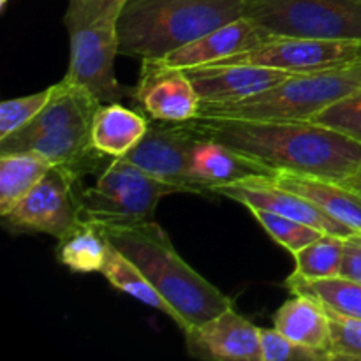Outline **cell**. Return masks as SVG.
Here are the masks:
<instances>
[{
	"mask_svg": "<svg viewBox=\"0 0 361 361\" xmlns=\"http://www.w3.org/2000/svg\"><path fill=\"white\" fill-rule=\"evenodd\" d=\"M185 123L200 137L219 141L274 171L344 182L361 169V141L310 120L194 118Z\"/></svg>",
	"mask_w": 361,
	"mask_h": 361,
	"instance_id": "obj_1",
	"label": "cell"
},
{
	"mask_svg": "<svg viewBox=\"0 0 361 361\" xmlns=\"http://www.w3.org/2000/svg\"><path fill=\"white\" fill-rule=\"evenodd\" d=\"M106 238L129 257L173 310L180 330L204 323L233 305L212 282L176 252L168 233L155 221L130 226H101Z\"/></svg>",
	"mask_w": 361,
	"mask_h": 361,
	"instance_id": "obj_2",
	"label": "cell"
},
{
	"mask_svg": "<svg viewBox=\"0 0 361 361\" xmlns=\"http://www.w3.org/2000/svg\"><path fill=\"white\" fill-rule=\"evenodd\" d=\"M243 18V0H126L118 18L120 55L159 60Z\"/></svg>",
	"mask_w": 361,
	"mask_h": 361,
	"instance_id": "obj_3",
	"label": "cell"
},
{
	"mask_svg": "<svg viewBox=\"0 0 361 361\" xmlns=\"http://www.w3.org/2000/svg\"><path fill=\"white\" fill-rule=\"evenodd\" d=\"M101 102L63 78L32 122L0 140V154L34 152L78 176L97 173L102 159L92 145V122Z\"/></svg>",
	"mask_w": 361,
	"mask_h": 361,
	"instance_id": "obj_4",
	"label": "cell"
},
{
	"mask_svg": "<svg viewBox=\"0 0 361 361\" xmlns=\"http://www.w3.org/2000/svg\"><path fill=\"white\" fill-rule=\"evenodd\" d=\"M126 0H69L63 23L69 34V67L66 80L90 92L101 104L130 95L116 80L120 55L118 18Z\"/></svg>",
	"mask_w": 361,
	"mask_h": 361,
	"instance_id": "obj_5",
	"label": "cell"
},
{
	"mask_svg": "<svg viewBox=\"0 0 361 361\" xmlns=\"http://www.w3.org/2000/svg\"><path fill=\"white\" fill-rule=\"evenodd\" d=\"M361 88V62L316 73H296L282 83L235 102L201 104V118L310 120Z\"/></svg>",
	"mask_w": 361,
	"mask_h": 361,
	"instance_id": "obj_6",
	"label": "cell"
},
{
	"mask_svg": "<svg viewBox=\"0 0 361 361\" xmlns=\"http://www.w3.org/2000/svg\"><path fill=\"white\" fill-rule=\"evenodd\" d=\"M178 187L148 175L123 157H111L95 185L80 189V217L99 226H130L154 221L162 197Z\"/></svg>",
	"mask_w": 361,
	"mask_h": 361,
	"instance_id": "obj_7",
	"label": "cell"
},
{
	"mask_svg": "<svg viewBox=\"0 0 361 361\" xmlns=\"http://www.w3.org/2000/svg\"><path fill=\"white\" fill-rule=\"evenodd\" d=\"M243 16L271 37L361 41V0H243Z\"/></svg>",
	"mask_w": 361,
	"mask_h": 361,
	"instance_id": "obj_8",
	"label": "cell"
},
{
	"mask_svg": "<svg viewBox=\"0 0 361 361\" xmlns=\"http://www.w3.org/2000/svg\"><path fill=\"white\" fill-rule=\"evenodd\" d=\"M80 180L71 169L53 164L27 196L0 215L4 228L14 235H49L59 240L80 219Z\"/></svg>",
	"mask_w": 361,
	"mask_h": 361,
	"instance_id": "obj_9",
	"label": "cell"
},
{
	"mask_svg": "<svg viewBox=\"0 0 361 361\" xmlns=\"http://www.w3.org/2000/svg\"><path fill=\"white\" fill-rule=\"evenodd\" d=\"M361 62V41L314 37H274L259 48L238 53L210 66L249 63L288 73H316Z\"/></svg>",
	"mask_w": 361,
	"mask_h": 361,
	"instance_id": "obj_10",
	"label": "cell"
},
{
	"mask_svg": "<svg viewBox=\"0 0 361 361\" xmlns=\"http://www.w3.org/2000/svg\"><path fill=\"white\" fill-rule=\"evenodd\" d=\"M152 122L143 140L123 159L148 175L178 187L183 194H197L190 175V154L197 134L182 122Z\"/></svg>",
	"mask_w": 361,
	"mask_h": 361,
	"instance_id": "obj_11",
	"label": "cell"
},
{
	"mask_svg": "<svg viewBox=\"0 0 361 361\" xmlns=\"http://www.w3.org/2000/svg\"><path fill=\"white\" fill-rule=\"evenodd\" d=\"M130 97L155 122H187L197 115L201 106L187 71L159 60H141L140 80Z\"/></svg>",
	"mask_w": 361,
	"mask_h": 361,
	"instance_id": "obj_12",
	"label": "cell"
},
{
	"mask_svg": "<svg viewBox=\"0 0 361 361\" xmlns=\"http://www.w3.org/2000/svg\"><path fill=\"white\" fill-rule=\"evenodd\" d=\"M212 194L238 201V203L245 204L249 210L274 212L282 217L300 221L303 224L319 229L321 233H326V235H335L341 238L358 235L351 228L324 214L310 200L277 185L271 178H250L243 180V182L228 183V185L215 187Z\"/></svg>",
	"mask_w": 361,
	"mask_h": 361,
	"instance_id": "obj_13",
	"label": "cell"
},
{
	"mask_svg": "<svg viewBox=\"0 0 361 361\" xmlns=\"http://www.w3.org/2000/svg\"><path fill=\"white\" fill-rule=\"evenodd\" d=\"M259 330L231 305L212 319L183 330V337L194 358L261 361Z\"/></svg>",
	"mask_w": 361,
	"mask_h": 361,
	"instance_id": "obj_14",
	"label": "cell"
},
{
	"mask_svg": "<svg viewBox=\"0 0 361 361\" xmlns=\"http://www.w3.org/2000/svg\"><path fill=\"white\" fill-rule=\"evenodd\" d=\"M200 95L201 104L242 101L282 83L293 73L249 63L201 66L185 69Z\"/></svg>",
	"mask_w": 361,
	"mask_h": 361,
	"instance_id": "obj_15",
	"label": "cell"
},
{
	"mask_svg": "<svg viewBox=\"0 0 361 361\" xmlns=\"http://www.w3.org/2000/svg\"><path fill=\"white\" fill-rule=\"evenodd\" d=\"M270 39L274 37L268 35L259 25L243 16L208 32L203 37L166 55L164 59H159V62L171 67H180V69L210 66V63L221 62L229 56L238 55V53L259 48Z\"/></svg>",
	"mask_w": 361,
	"mask_h": 361,
	"instance_id": "obj_16",
	"label": "cell"
},
{
	"mask_svg": "<svg viewBox=\"0 0 361 361\" xmlns=\"http://www.w3.org/2000/svg\"><path fill=\"white\" fill-rule=\"evenodd\" d=\"M190 175L200 196H214L215 187L250 178H274L277 171L219 141L197 136L190 154Z\"/></svg>",
	"mask_w": 361,
	"mask_h": 361,
	"instance_id": "obj_17",
	"label": "cell"
},
{
	"mask_svg": "<svg viewBox=\"0 0 361 361\" xmlns=\"http://www.w3.org/2000/svg\"><path fill=\"white\" fill-rule=\"evenodd\" d=\"M271 180L277 185L310 200L331 219L361 235V194L358 190L335 180L288 171H279Z\"/></svg>",
	"mask_w": 361,
	"mask_h": 361,
	"instance_id": "obj_18",
	"label": "cell"
},
{
	"mask_svg": "<svg viewBox=\"0 0 361 361\" xmlns=\"http://www.w3.org/2000/svg\"><path fill=\"white\" fill-rule=\"evenodd\" d=\"M150 118L120 102L99 106L92 122V145L106 157H123L147 134Z\"/></svg>",
	"mask_w": 361,
	"mask_h": 361,
	"instance_id": "obj_19",
	"label": "cell"
},
{
	"mask_svg": "<svg viewBox=\"0 0 361 361\" xmlns=\"http://www.w3.org/2000/svg\"><path fill=\"white\" fill-rule=\"evenodd\" d=\"M274 328L298 344L330 356V316L328 310L310 296L293 295L274 316Z\"/></svg>",
	"mask_w": 361,
	"mask_h": 361,
	"instance_id": "obj_20",
	"label": "cell"
},
{
	"mask_svg": "<svg viewBox=\"0 0 361 361\" xmlns=\"http://www.w3.org/2000/svg\"><path fill=\"white\" fill-rule=\"evenodd\" d=\"M109 240L99 224L80 217L73 228L59 238L56 257L63 267L78 274L101 271L109 252Z\"/></svg>",
	"mask_w": 361,
	"mask_h": 361,
	"instance_id": "obj_21",
	"label": "cell"
},
{
	"mask_svg": "<svg viewBox=\"0 0 361 361\" xmlns=\"http://www.w3.org/2000/svg\"><path fill=\"white\" fill-rule=\"evenodd\" d=\"M293 295L310 296L326 310L361 319V284L342 275L326 279H305L293 271L284 282Z\"/></svg>",
	"mask_w": 361,
	"mask_h": 361,
	"instance_id": "obj_22",
	"label": "cell"
},
{
	"mask_svg": "<svg viewBox=\"0 0 361 361\" xmlns=\"http://www.w3.org/2000/svg\"><path fill=\"white\" fill-rule=\"evenodd\" d=\"M51 162L34 152L0 154V215L7 214L51 169Z\"/></svg>",
	"mask_w": 361,
	"mask_h": 361,
	"instance_id": "obj_23",
	"label": "cell"
},
{
	"mask_svg": "<svg viewBox=\"0 0 361 361\" xmlns=\"http://www.w3.org/2000/svg\"><path fill=\"white\" fill-rule=\"evenodd\" d=\"M101 274L104 275V279L113 288L133 296V298L140 300L141 303L159 310V312H164L166 316H169L173 319L171 307L159 295V291L145 277L143 271L113 245L109 247L108 257H106V263L102 267Z\"/></svg>",
	"mask_w": 361,
	"mask_h": 361,
	"instance_id": "obj_24",
	"label": "cell"
},
{
	"mask_svg": "<svg viewBox=\"0 0 361 361\" xmlns=\"http://www.w3.org/2000/svg\"><path fill=\"white\" fill-rule=\"evenodd\" d=\"M345 238L323 235L293 254L295 274L305 279H326L341 275Z\"/></svg>",
	"mask_w": 361,
	"mask_h": 361,
	"instance_id": "obj_25",
	"label": "cell"
},
{
	"mask_svg": "<svg viewBox=\"0 0 361 361\" xmlns=\"http://www.w3.org/2000/svg\"><path fill=\"white\" fill-rule=\"evenodd\" d=\"M252 212L254 219L263 226L264 231L284 249L289 252L295 254L310 242L319 238L323 233L319 229L307 226L300 221H293V219L282 217V215L274 214V212L267 210H250Z\"/></svg>",
	"mask_w": 361,
	"mask_h": 361,
	"instance_id": "obj_26",
	"label": "cell"
},
{
	"mask_svg": "<svg viewBox=\"0 0 361 361\" xmlns=\"http://www.w3.org/2000/svg\"><path fill=\"white\" fill-rule=\"evenodd\" d=\"M51 94L53 85L41 92L25 95V97L4 101L0 104V140L32 122L42 111V108L48 104Z\"/></svg>",
	"mask_w": 361,
	"mask_h": 361,
	"instance_id": "obj_27",
	"label": "cell"
},
{
	"mask_svg": "<svg viewBox=\"0 0 361 361\" xmlns=\"http://www.w3.org/2000/svg\"><path fill=\"white\" fill-rule=\"evenodd\" d=\"M261 361H328L319 351L298 344L275 328H261Z\"/></svg>",
	"mask_w": 361,
	"mask_h": 361,
	"instance_id": "obj_28",
	"label": "cell"
},
{
	"mask_svg": "<svg viewBox=\"0 0 361 361\" xmlns=\"http://www.w3.org/2000/svg\"><path fill=\"white\" fill-rule=\"evenodd\" d=\"M319 126L344 133L348 136L361 141V88L349 97L335 102L330 108L323 109L316 116L310 118Z\"/></svg>",
	"mask_w": 361,
	"mask_h": 361,
	"instance_id": "obj_29",
	"label": "cell"
},
{
	"mask_svg": "<svg viewBox=\"0 0 361 361\" xmlns=\"http://www.w3.org/2000/svg\"><path fill=\"white\" fill-rule=\"evenodd\" d=\"M330 316V356L335 360H361V319L341 316L328 310Z\"/></svg>",
	"mask_w": 361,
	"mask_h": 361,
	"instance_id": "obj_30",
	"label": "cell"
},
{
	"mask_svg": "<svg viewBox=\"0 0 361 361\" xmlns=\"http://www.w3.org/2000/svg\"><path fill=\"white\" fill-rule=\"evenodd\" d=\"M341 275L361 284V235H353L345 238Z\"/></svg>",
	"mask_w": 361,
	"mask_h": 361,
	"instance_id": "obj_31",
	"label": "cell"
},
{
	"mask_svg": "<svg viewBox=\"0 0 361 361\" xmlns=\"http://www.w3.org/2000/svg\"><path fill=\"white\" fill-rule=\"evenodd\" d=\"M342 183H344V185H348V187H351V189L358 190V192L361 194V169L358 173H355V175L349 176V178H345Z\"/></svg>",
	"mask_w": 361,
	"mask_h": 361,
	"instance_id": "obj_32",
	"label": "cell"
},
{
	"mask_svg": "<svg viewBox=\"0 0 361 361\" xmlns=\"http://www.w3.org/2000/svg\"><path fill=\"white\" fill-rule=\"evenodd\" d=\"M6 4H7V0H0V7H2V9L6 7Z\"/></svg>",
	"mask_w": 361,
	"mask_h": 361,
	"instance_id": "obj_33",
	"label": "cell"
}]
</instances>
